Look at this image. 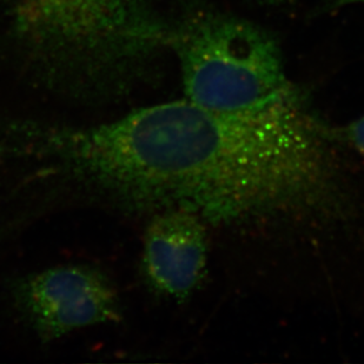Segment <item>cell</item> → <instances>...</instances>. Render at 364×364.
<instances>
[{
  "instance_id": "cell-1",
  "label": "cell",
  "mask_w": 364,
  "mask_h": 364,
  "mask_svg": "<svg viewBox=\"0 0 364 364\" xmlns=\"http://www.w3.org/2000/svg\"><path fill=\"white\" fill-rule=\"evenodd\" d=\"M100 162L118 209L213 223L320 209L337 190L333 152L302 104L250 116L186 98L141 107L105 125Z\"/></svg>"
},
{
  "instance_id": "cell-3",
  "label": "cell",
  "mask_w": 364,
  "mask_h": 364,
  "mask_svg": "<svg viewBox=\"0 0 364 364\" xmlns=\"http://www.w3.org/2000/svg\"><path fill=\"white\" fill-rule=\"evenodd\" d=\"M17 25L32 44L82 62L136 58L166 38L146 0H21Z\"/></svg>"
},
{
  "instance_id": "cell-7",
  "label": "cell",
  "mask_w": 364,
  "mask_h": 364,
  "mask_svg": "<svg viewBox=\"0 0 364 364\" xmlns=\"http://www.w3.org/2000/svg\"><path fill=\"white\" fill-rule=\"evenodd\" d=\"M364 3V0H333V6L341 7L346 5H351V4Z\"/></svg>"
},
{
  "instance_id": "cell-4",
  "label": "cell",
  "mask_w": 364,
  "mask_h": 364,
  "mask_svg": "<svg viewBox=\"0 0 364 364\" xmlns=\"http://www.w3.org/2000/svg\"><path fill=\"white\" fill-rule=\"evenodd\" d=\"M11 301L43 343L73 331L121 322V296L110 276L93 265L70 264L16 279Z\"/></svg>"
},
{
  "instance_id": "cell-2",
  "label": "cell",
  "mask_w": 364,
  "mask_h": 364,
  "mask_svg": "<svg viewBox=\"0 0 364 364\" xmlns=\"http://www.w3.org/2000/svg\"><path fill=\"white\" fill-rule=\"evenodd\" d=\"M186 98L220 114L250 116L302 104L279 43L241 18L203 14L175 37Z\"/></svg>"
},
{
  "instance_id": "cell-5",
  "label": "cell",
  "mask_w": 364,
  "mask_h": 364,
  "mask_svg": "<svg viewBox=\"0 0 364 364\" xmlns=\"http://www.w3.org/2000/svg\"><path fill=\"white\" fill-rule=\"evenodd\" d=\"M205 224L196 213L166 209L152 216L145 231L141 272L152 291L182 302L205 276Z\"/></svg>"
},
{
  "instance_id": "cell-6",
  "label": "cell",
  "mask_w": 364,
  "mask_h": 364,
  "mask_svg": "<svg viewBox=\"0 0 364 364\" xmlns=\"http://www.w3.org/2000/svg\"><path fill=\"white\" fill-rule=\"evenodd\" d=\"M347 137L351 145L364 157V116L348 127Z\"/></svg>"
}]
</instances>
